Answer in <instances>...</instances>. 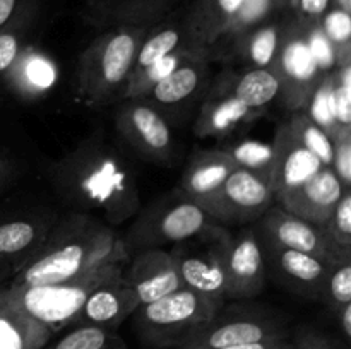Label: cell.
Returning <instances> with one entry per match:
<instances>
[{"label": "cell", "instance_id": "cell-1", "mask_svg": "<svg viewBox=\"0 0 351 349\" xmlns=\"http://www.w3.org/2000/svg\"><path fill=\"white\" fill-rule=\"evenodd\" d=\"M119 259H127V255L115 235L105 226L82 219L74 228L45 240L34 255L14 274L9 286L58 284Z\"/></svg>", "mask_w": 351, "mask_h": 349}, {"label": "cell", "instance_id": "cell-2", "mask_svg": "<svg viewBox=\"0 0 351 349\" xmlns=\"http://www.w3.org/2000/svg\"><path fill=\"white\" fill-rule=\"evenodd\" d=\"M132 174L120 157L106 149L84 147L60 164L57 180L62 190L75 195L79 202L122 219L139 205Z\"/></svg>", "mask_w": 351, "mask_h": 349}, {"label": "cell", "instance_id": "cell-3", "mask_svg": "<svg viewBox=\"0 0 351 349\" xmlns=\"http://www.w3.org/2000/svg\"><path fill=\"white\" fill-rule=\"evenodd\" d=\"M123 262L125 259L101 263L74 279L58 284L34 287H14L7 284L5 287L14 303L24 313L50 328L55 334L74 324L75 317L82 310L93 291L123 272Z\"/></svg>", "mask_w": 351, "mask_h": 349}, {"label": "cell", "instance_id": "cell-4", "mask_svg": "<svg viewBox=\"0 0 351 349\" xmlns=\"http://www.w3.org/2000/svg\"><path fill=\"white\" fill-rule=\"evenodd\" d=\"M147 29L120 24L89 44L79 60V89L89 101H103L127 84Z\"/></svg>", "mask_w": 351, "mask_h": 349}, {"label": "cell", "instance_id": "cell-5", "mask_svg": "<svg viewBox=\"0 0 351 349\" xmlns=\"http://www.w3.org/2000/svg\"><path fill=\"white\" fill-rule=\"evenodd\" d=\"M223 300L197 291L182 289L151 303L139 305L134 313L146 341L156 346H178L185 337L218 318Z\"/></svg>", "mask_w": 351, "mask_h": 349}, {"label": "cell", "instance_id": "cell-6", "mask_svg": "<svg viewBox=\"0 0 351 349\" xmlns=\"http://www.w3.org/2000/svg\"><path fill=\"white\" fill-rule=\"evenodd\" d=\"M274 202L269 183L250 171L237 166L225 183L209 201L201 205L211 219L247 222L261 218Z\"/></svg>", "mask_w": 351, "mask_h": 349}, {"label": "cell", "instance_id": "cell-7", "mask_svg": "<svg viewBox=\"0 0 351 349\" xmlns=\"http://www.w3.org/2000/svg\"><path fill=\"white\" fill-rule=\"evenodd\" d=\"M273 70L280 77L281 91L287 94L290 108L298 109L307 105L317 86V65L308 48L307 33L300 24L281 33L280 50Z\"/></svg>", "mask_w": 351, "mask_h": 349}, {"label": "cell", "instance_id": "cell-8", "mask_svg": "<svg viewBox=\"0 0 351 349\" xmlns=\"http://www.w3.org/2000/svg\"><path fill=\"white\" fill-rule=\"evenodd\" d=\"M223 266H225L226 298H249L263 291L266 281L264 253L261 242L252 231L228 236L221 233L218 238Z\"/></svg>", "mask_w": 351, "mask_h": 349}, {"label": "cell", "instance_id": "cell-9", "mask_svg": "<svg viewBox=\"0 0 351 349\" xmlns=\"http://www.w3.org/2000/svg\"><path fill=\"white\" fill-rule=\"evenodd\" d=\"M259 228L264 238L267 240V245L311 253V255L326 260L331 266L346 263L341 262V259L336 255L322 226L311 224V222L290 214L283 207L267 209L261 216Z\"/></svg>", "mask_w": 351, "mask_h": 349}, {"label": "cell", "instance_id": "cell-10", "mask_svg": "<svg viewBox=\"0 0 351 349\" xmlns=\"http://www.w3.org/2000/svg\"><path fill=\"white\" fill-rule=\"evenodd\" d=\"M346 190L350 188L343 187L332 168L322 166L307 183L285 194L278 202H281V207L290 214L311 224L324 226Z\"/></svg>", "mask_w": 351, "mask_h": 349}, {"label": "cell", "instance_id": "cell-11", "mask_svg": "<svg viewBox=\"0 0 351 349\" xmlns=\"http://www.w3.org/2000/svg\"><path fill=\"white\" fill-rule=\"evenodd\" d=\"M274 163L271 174V188L274 198H281L288 192L307 183L312 177L321 171L322 163L298 142L291 133L288 123H281L276 130L273 142Z\"/></svg>", "mask_w": 351, "mask_h": 349}, {"label": "cell", "instance_id": "cell-12", "mask_svg": "<svg viewBox=\"0 0 351 349\" xmlns=\"http://www.w3.org/2000/svg\"><path fill=\"white\" fill-rule=\"evenodd\" d=\"M287 339L283 328L267 318H237V320L211 322L185 337L177 349H221L249 342Z\"/></svg>", "mask_w": 351, "mask_h": 349}, {"label": "cell", "instance_id": "cell-13", "mask_svg": "<svg viewBox=\"0 0 351 349\" xmlns=\"http://www.w3.org/2000/svg\"><path fill=\"white\" fill-rule=\"evenodd\" d=\"M123 277L136 291L141 305L156 301L184 287L171 253L156 248L137 255L130 269H123Z\"/></svg>", "mask_w": 351, "mask_h": 349}, {"label": "cell", "instance_id": "cell-14", "mask_svg": "<svg viewBox=\"0 0 351 349\" xmlns=\"http://www.w3.org/2000/svg\"><path fill=\"white\" fill-rule=\"evenodd\" d=\"M139 305L136 291L127 283L122 272L93 291L72 325H96L113 331L132 315Z\"/></svg>", "mask_w": 351, "mask_h": 349}, {"label": "cell", "instance_id": "cell-15", "mask_svg": "<svg viewBox=\"0 0 351 349\" xmlns=\"http://www.w3.org/2000/svg\"><path fill=\"white\" fill-rule=\"evenodd\" d=\"M120 133L151 157H167L171 149V132L163 116L144 103H129L117 116Z\"/></svg>", "mask_w": 351, "mask_h": 349}, {"label": "cell", "instance_id": "cell-16", "mask_svg": "<svg viewBox=\"0 0 351 349\" xmlns=\"http://www.w3.org/2000/svg\"><path fill=\"white\" fill-rule=\"evenodd\" d=\"M237 164L225 149L199 151L185 168L180 192L185 201L202 205L221 188Z\"/></svg>", "mask_w": 351, "mask_h": 349}, {"label": "cell", "instance_id": "cell-17", "mask_svg": "<svg viewBox=\"0 0 351 349\" xmlns=\"http://www.w3.org/2000/svg\"><path fill=\"white\" fill-rule=\"evenodd\" d=\"M171 257H173L184 287L225 301L228 281H226L218 240L211 248L202 253H187L184 250H178L171 253Z\"/></svg>", "mask_w": 351, "mask_h": 349}, {"label": "cell", "instance_id": "cell-18", "mask_svg": "<svg viewBox=\"0 0 351 349\" xmlns=\"http://www.w3.org/2000/svg\"><path fill=\"white\" fill-rule=\"evenodd\" d=\"M48 224L40 219H7L0 222V274H16L48 235Z\"/></svg>", "mask_w": 351, "mask_h": 349}, {"label": "cell", "instance_id": "cell-19", "mask_svg": "<svg viewBox=\"0 0 351 349\" xmlns=\"http://www.w3.org/2000/svg\"><path fill=\"white\" fill-rule=\"evenodd\" d=\"M53 332L24 313L0 287V349H43Z\"/></svg>", "mask_w": 351, "mask_h": 349}, {"label": "cell", "instance_id": "cell-20", "mask_svg": "<svg viewBox=\"0 0 351 349\" xmlns=\"http://www.w3.org/2000/svg\"><path fill=\"white\" fill-rule=\"evenodd\" d=\"M209 214L191 201H182L171 205L151 221V242L182 243L201 235L209 226Z\"/></svg>", "mask_w": 351, "mask_h": 349}, {"label": "cell", "instance_id": "cell-21", "mask_svg": "<svg viewBox=\"0 0 351 349\" xmlns=\"http://www.w3.org/2000/svg\"><path fill=\"white\" fill-rule=\"evenodd\" d=\"M243 0H197L185 17L189 36L199 47H209L225 36Z\"/></svg>", "mask_w": 351, "mask_h": 349}, {"label": "cell", "instance_id": "cell-22", "mask_svg": "<svg viewBox=\"0 0 351 349\" xmlns=\"http://www.w3.org/2000/svg\"><path fill=\"white\" fill-rule=\"evenodd\" d=\"M261 113L263 109L250 108L230 91L204 103L194 130L199 137H223L235 127L256 120Z\"/></svg>", "mask_w": 351, "mask_h": 349}, {"label": "cell", "instance_id": "cell-23", "mask_svg": "<svg viewBox=\"0 0 351 349\" xmlns=\"http://www.w3.org/2000/svg\"><path fill=\"white\" fill-rule=\"evenodd\" d=\"M5 74L10 88L26 98L45 94L57 82V67L53 62L29 47L21 48L16 62Z\"/></svg>", "mask_w": 351, "mask_h": 349}, {"label": "cell", "instance_id": "cell-24", "mask_svg": "<svg viewBox=\"0 0 351 349\" xmlns=\"http://www.w3.org/2000/svg\"><path fill=\"white\" fill-rule=\"evenodd\" d=\"M267 246L273 255L274 266L283 276H287L291 283L302 284V286L314 289V293L322 294L329 272L335 266L319 257L311 255V253L297 252V250L283 248V246Z\"/></svg>", "mask_w": 351, "mask_h": 349}, {"label": "cell", "instance_id": "cell-25", "mask_svg": "<svg viewBox=\"0 0 351 349\" xmlns=\"http://www.w3.org/2000/svg\"><path fill=\"white\" fill-rule=\"evenodd\" d=\"M197 53H191L177 68L170 72L163 81L158 82L147 96L154 99V101L161 103V105H175L189 96L195 92L202 81V70H204V64L197 60Z\"/></svg>", "mask_w": 351, "mask_h": 349}, {"label": "cell", "instance_id": "cell-26", "mask_svg": "<svg viewBox=\"0 0 351 349\" xmlns=\"http://www.w3.org/2000/svg\"><path fill=\"white\" fill-rule=\"evenodd\" d=\"M283 27L276 23H263L233 40L237 51L254 68H273L281 43Z\"/></svg>", "mask_w": 351, "mask_h": 349}, {"label": "cell", "instance_id": "cell-27", "mask_svg": "<svg viewBox=\"0 0 351 349\" xmlns=\"http://www.w3.org/2000/svg\"><path fill=\"white\" fill-rule=\"evenodd\" d=\"M184 40H191L187 26H185V19L184 23L165 24V26L151 31V33L147 29L146 36L141 41L139 50H137L136 62H134L130 75L137 74L143 68H146L147 65L154 64V62L161 60L167 55L177 51L178 48L184 47Z\"/></svg>", "mask_w": 351, "mask_h": 349}, {"label": "cell", "instance_id": "cell-28", "mask_svg": "<svg viewBox=\"0 0 351 349\" xmlns=\"http://www.w3.org/2000/svg\"><path fill=\"white\" fill-rule=\"evenodd\" d=\"M281 92L280 77L273 68H250L237 79L232 94L247 106L263 109Z\"/></svg>", "mask_w": 351, "mask_h": 349}, {"label": "cell", "instance_id": "cell-29", "mask_svg": "<svg viewBox=\"0 0 351 349\" xmlns=\"http://www.w3.org/2000/svg\"><path fill=\"white\" fill-rule=\"evenodd\" d=\"M191 53H194V48L182 47L178 48L177 51H173V53L161 58V60L147 65L146 68H143V70L137 72V74L130 75L129 81H127L125 84V98L136 99L146 96L158 82L163 81V79L167 77L173 68H177Z\"/></svg>", "mask_w": 351, "mask_h": 349}, {"label": "cell", "instance_id": "cell-30", "mask_svg": "<svg viewBox=\"0 0 351 349\" xmlns=\"http://www.w3.org/2000/svg\"><path fill=\"white\" fill-rule=\"evenodd\" d=\"M225 151L230 154L237 166L250 171L271 185L274 163L273 144L259 142V140H243V142L233 146L232 149Z\"/></svg>", "mask_w": 351, "mask_h": 349}, {"label": "cell", "instance_id": "cell-31", "mask_svg": "<svg viewBox=\"0 0 351 349\" xmlns=\"http://www.w3.org/2000/svg\"><path fill=\"white\" fill-rule=\"evenodd\" d=\"M291 133L298 139V142L307 147L315 157L322 163V166H331L332 163V140L328 133L311 120L307 113H295L290 122Z\"/></svg>", "mask_w": 351, "mask_h": 349}, {"label": "cell", "instance_id": "cell-32", "mask_svg": "<svg viewBox=\"0 0 351 349\" xmlns=\"http://www.w3.org/2000/svg\"><path fill=\"white\" fill-rule=\"evenodd\" d=\"M48 349H125V346L122 339L110 328L75 325L69 334Z\"/></svg>", "mask_w": 351, "mask_h": 349}, {"label": "cell", "instance_id": "cell-33", "mask_svg": "<svg viewBox=\"0 0 351 349\" xmlns=\"http://www.w3.org/2000/svg\"><path fill=\"white\" fill-rule=\"evenodd\" d=\"M319 27H321L322 34H324L326 40L331 43L332 50H335L336 65H338V67L350 65L351 64V17H350V14L329 7L328 12L322 16L321 23H319Z\"/></svg>", "mask_w": 351, "mask_h": 349}, {"label": "cell", "instance_id": "cell-34", "mask_svg": "<svg viewBox=\"0 0 351 349\" xmlns=\"http://www.w3.org/2000/svg\"><path fill=\"white\" fill-rule=\"evenodd\" d=\"M332 82H335V75H328V77L321 79L317 82V86L312 91L311 98L307 103H311V109H308L307 115L311 116V120L314 123H317L331 140L338 139L341 133H345V127L339 125L336 122L335 115H332V99H331V91H332Z\"/></svg>", "mask_w": 351, "mask_h": 349}, {"label": "cell", "instance_id": "cell-35", "mask_svg": "<svg viewBox=\"0 0 351 349\" xmlns=\"http://www.w3.org/2000/svg\"><path fill=\"white\" fill-rule=\"evenodd\" d=\"M329 243L341 262H350L351 257V194L346 190L336 205L329 221L322 226Z\"/></svg>", "mask_w": 351, "mask_h": 349}, {"label": "cell", "instance_id": "cell-36", "mask_svg": "<svg viewBox=\"0 0 351 349\" xmlns=\"http://www.w3.org/2000/svg\"><path fill=\"white\" fill-rule=\"evenodd\" d=\"M171 2L173 0H119L113 14L120 24L147 26L163 16Z\"/></svg>", "mask_w": 351, "mask_h": 349}, {"label": "cell", "instance_id": "cell-37", "mask_svg": "<svg viewBox=\"0 0 351 349\" xmlns=\"http://www.w3.org/2000/svg\"><path fill=\"white\" fill-rule=\"evenodd\" d=\"M273 10H276L274 0H243L223 38H226V40L230 38L233 41L240 34L266 23V19L273 14Z\"/></svg>", "mask_w": 351, "mask_h": 349}, {"label": "cell", "instance_id": "cell-38", "mask_svg": "<svg viewBox=\"0 0 351 349\" xmlns=\"http://www.w3.org/2000/svg\"><path fill=\"white\" fill-rule=\"evenodd\" d=\"M322 296L329 307L339 313L345 305L351 303V266L350 262L335 266L329 272Z\"/></svg>", "mask_w": 351, "mask_h": 349}, {"label": "cell", "instance_id": "cell-39", "mask_svg": "<svg viewBox=\"0 0 351 349\" xmlns=\"http://www.w3.org/2000/svg\"><path fill=\"white\" fill-rule=\"evenodd\" d=\"M331 99L336 122L345 129H351V64L336 70Z\"/></svg>", "mask_w": 351, "mask_h": 349}, {"label": "cell", "instance_id": "cell-40", "mask_svg": "<svg viewBox=\"0 0 351 349\" xmlns=\"http://www.w3.org/2000/svg\"><path fill=\"white\" fill-rule=\"evenodd\" d=\"M332 171L343 187H351V130H346L345 133L332 140Z\"/></svg>", "mask_w": 351, "mask_h": 349}, {"label": "cell", "instance_id": "cell-41", "mask_svg": "<svg viewBox=\"0 0 351 349\" xmlns=\"http://www.w3.org/2000/svg\"><path fill=\"white\" fill-rule=\"evenodd\" d=\"M19 26H10L0 31V74H5L16 62L21 51Z\"/></svg>", "mask_w": 351, "mask_h": 349}, {"label": "cell", "instance_id": "cell-42", "mask_svg": "<svg viewBox=\"0 0 351 349\" xmlns=\"http://www.w3.org/2000/svg\"><path fill=\"white\" fill-rule=\"evenodd\" d=\"M329 3H331V0H297V5L293 10L297 12L298 24L305 29L317 26L322 16L328 12Z\"/></svg>", "mask_w": 351, "mask_h": 349}, {"label": "cell", "instance_id": "cell-43", "mask_svg": "<svg viewBox=\"0 0 351 349\" xmlns=\"http://www.w3.org/2000/svg\"><path fill=\"white\" fill-rule=\"evenodd\" d=\"M33 0H0V31L10 26H21Z\"/></svg>", "mask_w": 351, "mask_h": 349}, {"label": "cell", "instance_id": "cell-44", "mask_svg": "<svg viewBox=\"0 0 351 349\" xmlns=\"http://www.w3.org/2000/svg\"><path fill=\"white\" fill-rule=\"evenodd\" d=\"M295 349H335L329 339L324 335L317 334L314 331H302L298 332L293 341Z\"/></svg>", "mask_w": 351, "mask_h": 349}, {"label": "cell", "instance_id": "cell-45", "mask_svg": "<svg viewBox=\"0 0 351 349\" xmlns=\"http://www.w3.org/2000/svg\"><path fill=\"white\" fill-rule=\"evenodd\" d=\"M221 349H295L293 342L288 339H273V341H261V342H249V344L230 346V348Z\"/></svg>", "mask_w": 351, "mask_h": 349}, {"label": "cell", "instance_id": "cell-46", "mask_svg": "<svg viewBox=\"0 0 351 349\" xmlns=\"http://www.w3.org/2000/svg\"><path fill=\"white\" fill-rule=\"evenodd\" d=\"M338 317L339 320H341L343 334H345L346 339H351V303L345 305V307L339 310Z\"/></svg>", "mask_w": 351, "mask_h": 349}, {"label": "cell", "instance_id": "cell-47", "mask_svg": "<svg viewBox=\"0 0 351 349\" xmlns=\"http://www.w3.org/2000/svg\"><path fill=\"white\" fill-rule=\"evenodd\" d=\"M10 177H12V166H10L9 161L0 157V190L9 183Z\"/></svg>", "mask_w": 351, "mask_h": 349}, {"label": "cell", "instance_id": "cell-48", "mask_svg": "<svg viewBox=\"0 0 351 349\" xmlns=\"http://www.w3.org/2000/svg\"><path fill=\"white\" fill-rule=\"evenodd\" d=\"M329 7H332V9H338V10H343V12L350 14V16H351V0H331Z\"/></svg>", "mask_w": 351, "mask_h": 349}, {"label": "cell", "instance_id": "cell-49", "mask_svg": "<svg viewBox=\"0 0 351 349\" xmlns=\"http://www.w3.org/2000/svg\"><path fill=\"white\" fill-rule=\"evenodd\" d=\"M274 7H276L278 10L285 9V7H288V0H274Z\"/></svg>", "mask_w": 351, "mask_h": 349}, {"label": "cell", "instance_id": "cell-50", "mask_svg": "<svg viewBox=\"0 0 351 349\" xmlns=\"http://www.w3.org/2000/svg\"><path fill=\"white\" fill-rule=\"evenodd\" d=\"M295 5H297V0H288V7L290 9H295Z\"/></svg>", "mask_w": 351, "mask_h": 349}, {"label": "cell", "instance_id": "cell-51", "mask_svg": "<svg viewBox=\"0 0 351 349\" xmlns=\"http://www.w3.org/2000/svg\"><path fill=\"white\" fill-rule=\"evenodd\" d=\"M3 279H5V276H3V274H0V283H2Z\"/></svg>", "mask_w": 351, "mask_h": 349}]
</instances>
